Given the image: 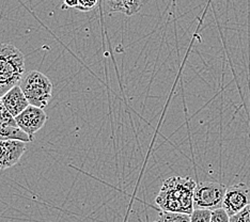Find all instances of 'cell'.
<instances>
[{"label":"cell","instance_id":"30bf717a","mask_svg":"<svg viewBox=\"0 0 250 222\" xmlns=\"http://www.w3.org/2000/svg\"><path fill=\"white\" fill-rule=\"evenodd\" d=\"M8 140H18L21 142H31L33 141L29 136L19 127L7 126V125H0V141Z\"/></svg>","mask_w":250,"mask_h":222},{"label":"cell","instance_id":"2e32d148","mask_svg":"<svg viewBox=\"0 0 250 222\" xmlns=\"http://www.w3.org/2000/svg\"><path fill=\"white\" fill-rule=\"evenodd\" d=\"M98 2L99 0H78L76 10L82 11V12H88V11L93 10Z\"/></svg>","mask_w":250,"mask_h":222},{"label":"cell","instance_id":"5b68a950","mask_svg":"<svg viewBox=\"0 0 250 222\" xmlns=\"http://www.w3.org/2000/svg\"><path fill=\"white\" fill-rule=\"evenodd\" d=\"M250 205V188L244 183H238L227 188L223 208L230 217L238 214Z\"/></svg>","mask_w":250,"mask_h":222},{"label":"cell","instance_id":"6da1fadb","mask_svg":"<svg viewBox=\"0 0 250 222\" xmlns=\"http://www.w3.org/2000/svg\"><path fill=\"white\" fill-rule=\"evenodd\" d=\"M197 183L189 176H171L165 180L155 203L164 212L190 215L194 212V193Z\"/></svg>","mask_w":250,"mask_h":222},{"label":"cell","instance_id":"4fadbf2b","mask_svg":"<svg viewBox=\"0 0 250 222\" xmlns=\"http://www.w3.org/2000/svg\"><path fill=\"white\" fill-rule=\"evenodd\" d=\"M212 210L194 209L190 214V222H211Z\"/></svg>","mask_w":250,"mask_h":222},{"label":"cell","instance_id":"8fae6325","mask_svg":"<svg viewBox=\"0 0 250 222\" xmlns=\"http://www.w3.org/2000/svg\"><path fill=\"white\" fill-rule=\"evenodd\" d=\"M154 222H190V215L161 212Z\"/></svg>","mask_w":250,"mask_h":222},{"label":"cell","instance_id":"9c48e42d","mask_svg":"<svg viewBox=\"0 0 250 222\" xmlns=\"http://www.w3.org/2000/svg\"><path fill=\"white\" fill-rule=\"evenodd\" d=\"M108 9L120 12L126 16L138 13L141 9V0H105Z\"/></svg>","mask_w":250,"mask_h":222},{"label":"cell","instance_id":"5bb4252c","mask_svg":"<svg viewBox=\"0 0 250 222\" xmlns=\"http://www.w3.org/2000/svg\"><path fill=\"white\" fill-rule=\"evenodd\" d=\"M211 222H230V216L221 207L212 210Z\"/></svg>","mask_w":250,"mask_h":222},{"label":"cell","instance_id":"277c9868","mask_svg":"<svg viewBox=\"0 0 250 222\" xmlns=\"http://www.w3.org/2000/svg\"><path fill=\"white\" fill-rule=\"evenodd\" d=\"M227 188L215 182H201L197 184L194 193L195 209L215 210L223 207Z\"/></svg>","mask_w":250,"mask_h":222},{"label":"cell","instance_id":"e0dca14e","mask_svg":"<svg viewBox=\"0 0 250 222\" xmlns=\"http://www.w3.org/2000/svg\"><path fill=\"white\" fill-rule=\"evenodd\" d=\"M78 5V0H63V8L76 9Z\"/></svg>","mask_w":250,"mask_h":222},{"label":"cell","instance_id":"ba28073f","mask_svg":"<svg viewBox=\"0 0 250 222\" xmlns=\"http://www.w3.org/2000/svg\"><path fill=\"white\" fill-rule=\"evenodd\" d=\"M1 99L4 106L7 107L9 112L14 118L20 116L21 113L30 105L29 101L26 99L24 92H22V90L21 89L20 84L15 85L14 88L8 91Z\"/></svg>","mask_w":250,"mask_h":222},{"label":"cell","instance_id":"9a60e30c","mask_svg":"<svg viewBox=\"0 0 250 222\" xmlns=\"http://www.w3.org/2000/svg\"><path fill=\"white\" fill-rule=\"evenodd\" d=\"M230 222H250V205L244 208L242 212L230 217Z\"/></svg>","mask_w":250,"mask_h":222},{"label":"cell","instance_id":"8992f818","mask_svg":"<svg viewBox=\"0 0 250 222\" xmlns=\"http://www.w3.org/2000/svg\"><path fill=\"white\" fill-rule=\"evenodd\" d=\"M47 116L42 108L29 105L20 116L15 118L18 127L33 140V136L46 123Z\"/></svg>","mask_w":250,"mask_h":222},{"label":"cell","instance_id":"3957f363","mask_svg":"<svg viewBox=\"0 0 250 222\" xmlns=\"http://www.w3.org/2000/svg\"><path fill=\"white\" fill-rule=\"evenodd\" d=\"M20 87L31 106L44 109L53 95V83L41 72L31 71L24 75Z\"/></svg>","mask_w":250,"mask_h":222},{"label":"cell","instance_id":"7a4b0ae2","mask_svg":"<svg viewBox=\"0 0 250 222\" xmlns=\"http://www.w3.org/2000/svg\"><path fill=\"white\" fill-rule=\"evenodd\" d=\"M25 73V57L13 44H0V98L19 85Z\"/></svg>","mask_w":250,"mask_h":222},{"label":"cell","instance_id":"52a82bcc","mask_svg":"<svg viewBox=\"0 0 250 222\" xmlns=\"http://www.w3.org/2000/svg\"><path fill=\"white\" fill-rule=\"evenodd\" d=\"M26 151L25 142L18 140L0 141V170L15 166Z\"/></svg>","mask_w":250,"mask_h":222},{"label":"cell","instance_id":"7c38bea8","mask_svg":"<svg viewBox=\"0 0 250 222\" xmlns=\"http://www.w3.org/2000/svg\"><path fill=\"white\" fill-rule=\"evenodd\" d=\"M0 125H7V126H15L18 127L15 118L11 115L7 107L4 106L2 99L0 98Z\"/></svg>","mask_w":250,"mask_h":222}]
</instances>
